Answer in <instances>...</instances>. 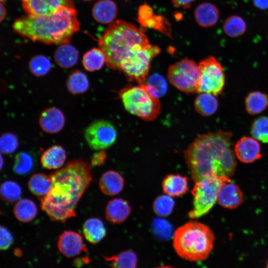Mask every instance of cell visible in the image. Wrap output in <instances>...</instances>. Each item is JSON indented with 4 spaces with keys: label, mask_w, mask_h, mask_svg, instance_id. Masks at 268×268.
<instances>
[{
    "label": "cell",
    "mask_w": 268,
    "mask_h": 268,
    "mask_svg": "<svg viewBox=\"0 0 268 268\" xmlns=\"http://www.w3.org/2000/svg\"><path fill=\"white\" fill-rule=\"evenodd\" d=\"M50 60L43 55L33 57L29 63V68L31 73L36 76L46 75L51 69Z\"/></svg>",
    "instance_id": "d590c367"
},
{
    "label": "cell",
    "mask_w": 268,
    "mask_h": 268,
    "mask_svg": "<svg viewBox=\"0 0 268 268\" xmlns=\"http://www.w3.org/2000/svg\"><path fill=\"white\" fill-rule=\"evenodd\" d=\"M18 146V141L16 136L10 133L3 134L0 139V149L3 154L14 152Z\"/></svg>",
    "instance_id": "ab89813d"
},
{
    "label": "cell",
    "mask_w": 268,
    "mask_h": 268,
    "mask_svg": "<svg viewBox=\"0 0 268 268\" xmlns=\"http://www.w3.org/2000/svg\"><path fill=\"white\" fill-rule=\"evenodd\" d=\"M250 133L257 140L268 143V116H260L254 120L251 126Z\"/></svg>",
    "instance_id": "836d02e7"
},
{
    "label": "cell",
    "mask_w": 268,
    "mask_h": 268,
    "mask_svg": "<svg viewBox=\"0 0 268 268\" xmlns=\"http://www.w3.org/2000/svg\"><path fill=\"white\" fill-rule=\"evenodd\" d=\"M156 268H173L170 266H163L157 267Z\"/></svg>",
    "instance_id": "681fc988"
},
{
    "label": "cell",
    "mask_w": 268,
    "mask_h": 268,
    "mask_svg": "<svg viewBox=\"0 0 268 268\" xmlns=\"http://www.w3.org/2000/svg\"><path fill=\"white\" fill-rule=\"evenodd\" d=\"M5 0H0L1 1H4Z\"/></svg>",
    "instance_id": "f5cc1de1"
},
{
    "label": "cell",
    "mask_w": 268,
    "mask_h": 268,
    "mask_svg": "<svg viewBox=\"0 0 268 268\" xmlns=\"http://www.w3.org/2000/svg\"><path fill=\"white\" fill-rule=\"evenodd\" d=\"M131 212V207L127 201L116 198L108 202L105 209V216L112 223H120L129 217Z\"/></svg>",
    "instance_id": "ac0fdd59"
},
{
    "label": "cell",
    "mask_w": 268,
    "mask_h": 268,
    "mask_svg": "<svg viewBox=\"0 0 268 268\" xmlns=\"http://www.w3.org/2000/svg\"><path fill=\"white\" fill-rule=\"evenodd\" d=\"M33 165V159L31 155L27 153L20 152L15 156L13 169L18 175H26L31 171Z\"/></svg>",
    "instance_id": "8d00e7d4"
},
{
    "label": "cell",
    "mask_w": 268,
    "mask_h": 268,
    "mask_svg": "<svg viewBox=\"0 0 268 268\" xmlns=\"http://www.w3.org/2000/svg\"><path fill=\"white\" fill-rule=\"evenodd\" d=\"M0 160H1L0 168L1 169V168L2 167V165H3V158H2L1 155Z\"/></svg>",
    "instance_id": "f907efd6"
},
{
    "label": "cell",
    "mask_w": 268,
    "mask_h": 268,
    "mask_svg": "<svg viewBox=\"0 0 268 268\" xmlns=\"http://www.w3.org/2000/svg\"><path fill=\"white\" fill-rule=\"evenodd\" d=\"M253 2L259 9L265 10L268 9V0H253Z\"/></svg>",
    "instance_id": "bcb514c9"
},
{
    "label": "cell",
    "mask_w": 268,
    "mask_h": 268,
    "mask_svg": "<svg viewBox=\"0 0 268 268\" xmlns=\"http://www.w3.org/2000/svg\"><path fill=\"white\" fill-rule=\"evenodd\" d=\"M52 187L53 183L50 175L42 173L33 174L28 182L29 190L40 200L49 194Z\"/></svg>",
    "instance_id": "603a6c76"
},
{
    "label": "cell",
    "mask_w": 268,
    "mask_h": 268,
    "mask_svg": "<svg viewBox=\"0 0 268 268\" xmlns=\"http://www.w3.org/2000/svg\"><path fill=\"white\" fill-rule=\"evenodd\" d=\"M27 15H49L67 8H74L73 0H22Z\"/></svg>",
    "instance_id": "7c38bea8"
},
{
    "label": "cell",
    "mask_w": 268,
    "mask_h": 268,
    "mask_svg": "<svg viewBox=\"0 0 268 268\" xmlns=\"http://www.w3.org/2000/svg\"><path fill=\"white\" fill-rule=\"evenodd\" d=\"M266 268H268V261H267L266 264Z\"/></svg>",
    "instance_id": "816d5d0a"
},
{
    "label": "cell",
    "mask_w": 268,
    "mask_h": 268,
    "mask_svg": "<svg viewBox=\"0 0 268 268\" xmlns=\"http://www.w3.org/2000/svg\"><path fill=\"white\" fill-rule=\"evenodd\" d=\"M104 258L111 262L112 268H136L137 257L132 251H124Z\"/></svg>",
    "instance_id": "1f68e13d"
},
{
    "label": "cell",
    "mask_w": 268,
    "mask_h": 268,
    "mask_svg": "<svg viewBox=\"0 0 268 268\" xmlns=\"http://www.w3.org/2000/svg\"><path fill=\"white\" fill-rule=\"evenodd\" d=\"M78 54L76 49L68 43L60 45L54 53L56 64L61 67L70 68L77 62Z\"/></svg>",
    "instance_id": "cb8c5ba5"
},
{
    "label": "cell",
    "mask_w": 268,
    "mask_h": 268,
    "mask_svg": "<svg viewBox=\"0 0 268 268\" xmlns=\"http://www.w3.org/2000/svg\"><path fill=\"white\" fill-rule=\"evenodd\" d=\"M215 236L206 225L190 221L178 228L173 237V246L176 254L190 262L206 259L213 249Z\"/></svg>",
    "instance_id": "5b68a950"
},
{
    "label": "cell",
    "mask_w": 268,
    "mask_h": 268,
    "mask_svg": "<svg viewBox=\"0 0 268 268\" xmlns=\"http://www.w3.org/2000/svg\"><path fill=\"white\" fill-rule=\"evenodd\" d=\"M230 181L226 177L214 176L195 182L192 190L193 207L188 213L189 217L197 218L207 214L217 201L222 185Z\"/></svg>",
    "instance_id": "ba28073f"
},
{
    "label": "cell",
    "mask_w": 268,
    "mask_h": 268,
    "mask_svg": "<svg viewBox=\"0 0 268 268\" xmlns=\"http://www.w3.org/2000/svg\"><path fill=\"white\" fill-rule=\"evenodd\" d=\"M0 247L1 250L8 249L13 242V238L11 233L3 226H0Z\"/></svg>",
    "instance_id": "b9f144b4"
},
{
    "label": "cell",
    "mask_w": 268,
    "mask_h": 268,
    "mask_svg": "<svg viewBox=\"0 0 268 268\" xmlns=\"http://www.w3.org/2000/svg\"><path fill=\"white\" fill-rule=\"evenodd\" d=\"M247 29L245 20L241 16L233 14L227 17L222 24L224 33L232 38L239 37L244 35Z\"/></svg>",
    "instance_id": "83f0119b"
},
{
    "label": "cell",
    "mask_w": 268,
    "mask_h": 268,
    "mask_svg": "<svg viewBox=\"0 0 268 268\" xmlns=\"http://www.w3.org/2000/svg\"><path fill=\"white\" fill-rule=\"evenodd\" d=\"M12 27L17 33L30 40L47 44L68 43L79 28L74 8H67L42 16H23L16 19Z\"/></svg>",
    "instance_id": "3957f363"
},
{
    "label": "cell",
    "mask_w": 268,
    "mask_h": 268,
    "mask_svg": "<svg viewBox=\"0 0 268 268\" xmlns=\"http://www.w3.org/2000/svg\"></svg>",
    "instance_id": "db71d44e"
},
{
    "label": "cell",
    "mask_w": 268,
    "mask_h": 268,
    "mask_svg": "<svg viewBox=\"0 0 268 268\" xmlns=\"http://www.w3.org/2000/svg\"><path fill=\"white\" fill-rule=\"evenodd\" d=\"M231 132L219 130L199 134L184 150L194 182L209 176L231 177L236 168Z\"/></svg>",
    "instance_id": "6da1fadb"
},
{
    "label": "cell",
    "mask_w": 268,
    "mask_h": 268,
    "mask_svg": "<svg viewBox=\"0 0 268 268\" xmlns=\"http://www.w3.org/2000/svg\"><path fill=\"white\" fill-rule=\"evenodd\" d=\"M162 186L165 194L173 197H179L188 191V179L179 174H169L163 179Z\"/></svg>",
    "instance_id": "44dd1931"
},
{
    "label": "cell",
    "mask_w": 268,
    "mask_h": 268,
    "mask_svg": "<svg viewBox=\"0 0 268 268\" xmlns=\"http://www.w3.org/2000/svg\"><path fill=\"white\" fill-rule=\"evenodd\" d=\"M106 158V152L103 150H100L94 153L92 155L91 163L93 166H101L104 164Z\"/></svg>",
    "instance_id": "ee69618b"
},
{
    "label": "cell",
    "mask_w": 268,
    "mask_h": 268,
    "mask_svg": "<svg viewBox=\"0 0 268 268\" xmlns=\"http://www.w3.org/2000/svg\"><path fill=\"white\" fill-rule=\"evenodd\" d=\"M89 81L86 75L79 70H73L68 76L67 88L73 94H79L86 91L89 88Z\"/></svg>",
    "instance_id": "4dcf8cb0"
},
{
    "label": "cell",
    "mask_w": 268,
    "mask_h": 268,
    "mask_svg": "<svg viewBox=\"0 0 268 268\" xmlns=\"http://www.w3.org/2000/svg\"><path fill=\"white\" fill-rule=\"evenodd\" d=\"M199 77L198 64L187 57L170 65L168 68L169 81L178 90L187 94L197 92Z\"/></svg>",
    "instance_id": "9c48e42d"
},
{
    "label": "cell",
    "mask_w": 268,
    "mask_h": 268,
    "mask_svg": "<svg viewBox=\"0 0 268 268\" xmlns=\"http://www.w3.org/2000/svg\"><path fill=\"white\" fill-rule=\"evenodd\" d=\"M234 150L236 157L244 163L254 162L262 156L260 144L253 137L240 138L235 143Z\"/></svg>",
    "instance_id": "4fadbf2b"
},
{
    "label": "cell",
    "mask_w": 268,
    "mask_h": 268,
    "mask_svg": "<svg viewBox=\"0 0 268 268\" xmlns=\"http://www.w3.org/2000/svg\"><path fill=\"white\" fill-rule=\"evenodd\" d=\"M82 231L86 240L94 244L100 242L106 234L103 222L97 218L87 219L83 225Z\"/></svg>",
    "instance_id": "d4e9b609"
},
{
    "label": "cell",
    "mask_w": 268,
    "mask_h": 268,
    "mask_svg": "<svg viewBox=\"0 0 268 268\" xmlns=\"http://www.w3.org/2000/svg\"><path fill=\"white\" fill-rule=\"evenodd\" d=\"M200 77L197 92H206L215 96L222 93L225 83L223 67L214 56H209L198 64Z\"/></svg>",
    "instance_id": "30bf717a"
},
{
    "label": "cell",
    "mask_w": 268,
    "mask_h": 268,
    "mask_svg": "<svg viewBox=\"0 0 268 268\" xmlns=\"http://www.w3.org/2000/svg\"><path fill=\"white\" fill-rule=\"evenodd\" d=\"M0 197L7 203L19 201L22 195L21 187L13 181H5L0 186Z\"/></svg>",
    "instance_id": "d6a6232c"
},
{
    "label": "cell",
    "mask_w": 268,
    "mask_h": 268,
    "mask_svg": "<svg viewBox=\"0 0 268 268\" xmlns=\"http://www.w3.org/2000/svg\"><path fill=\"white\" fill-rule=\"evenodd\" d=\"M175 202L171 196L163 195L158 196L154 201L153 208L154 212L161 216H166L172 212Z\"/></svg>",
    "instance_id": "74e56055"
},
{
    "label": "cell",
    "mask_w": 268,
    "mask_h": 268,
    "mask_svg": "<svg viewBox=\"0 0 268 268\" xmlns=\"http://www.w3.org/2000/svg\"><path fill=\"white\" fill-rule=\"evenodd\" d=\"M50 176L53 187L40 200L41 207L51 219L64 223L76 216L77 204L92 180L91 169L85 161L73 160Z\"/></svg>",
    "instance_id": "7a4b0ae2"
},
{
    "label": "cell",
    "mask_w": 268,
    "mask_h": 268,
    "mask_svg": "<svg viewBox=\"0 0 268 268\" xmlns=\"http://www.w3.org/2000/svg\"><path fill=\"white\" fill-rule=\"evenodd\" d=\"M124 179L118 172L109 170L104 172L99 181L100 190L108 196H114L120 193L124 187Z\"/></svg>",
    "instance_id": "d6986e66"
},
{
    "label": "cell",
    "mask_w": 268,
    "mask_h": 268,
    "mask_svg": "<svg viewBox=\"0 0 268 268\" xmlns=\"http://www.w3.org/2000/svg\"><path fill=\"white\" fill-rule=\"evenodd\" d=\"M154 15L153 9L147 4L139 6L137 12V21L141 25Z\"/></svg>",
    "instance_id": "7bdbcfd3"
},
{
    "label": "cell",
    "mask_w": 268,
    "mask_h": 268,
    "mask_svg": "<svg viewBox=\"0 0 268 268\" xmlns=\"http://www.w3.org/2000/svg\"><path fill=\"white\" fill-rule=\"evenodd\" d=\"M173 5L176 8L184 9L190 8L196 0H171Z\"/></svg>",
    "instance_id": "f6af8a7d"
},
{
    "label": "cell",
    "mask_w": 268,
    "mask_h": 268,
    "mask_svg": "<svg viewBox=\"0 0 268 268\" xmlns=\"http://www.w3.org/2000/svg\"><path fill=\"white\" fill-rule=\"evenodd\" d=\"M245 106L249 115L259 114L268 107V96L260 91L250 92L245 97Z\"/></svg>",
    "instance_id": "4316f807"
},
{
    "label": "cell",
    "mask_w": 268,
    "mask_h": 268,
    "mask_svg": "<svg viewBox=\"0 0 268 268\" xmlns=\"http://www.w3.org/2000/svg\"><path fill=\"white\" fill-rule=\"evenodd\" d=\"M143 28H149L157 30L163 34L172 37L170 23L162 15H154L140 25Z\"/></svg>",
    "instance_id": "e575fe53"
},
{
    "label": "cell",
    "mask_w": 268,
    "mask_h": 268,
    "mask_svg": "<svg viewBox=\"0 0 268 268\" xmlns=\"http://www.w3.org/2000/svg\"><path fill=\"white\" fill-rule=\"evenodd\" d=\"M58 248L63 255L68 258L87 251L80 234L73 231H66L60 235Z\"/></svg>",
    "instance_id": "5bb4252c"
},
{
    "label": "cell",
    "mask_w": 268,
    "mask_h": 268,
    "mask_svg": "<svg viewBox=\"0 0 268 268\" xmlns=\"http://www.w3.org/2000/svg\"><path fill=\"white\" fill-rule=\"evenodd\" d=\"M149 91L154 97L159 98L164 95L167 90V83L164 78L160 75H152L144 83Z\"/></svg>",
    "instance_id": "f35d334b"
},
{
    "label": "cell",
    "mask_w": 268,
    "mask_h": 268,
    "mask_svg": "<svg viewBox=\"0 0 268 268\" xmlns=\"http://www.w3.org/2000/svg\"><path fill=\"white\" fill-rule=\"evenodd\" d=\"M114 125L104 120H98L90 124L84 131V137L88 146L96 150H103L112 146L117 138Z\"/></svg>",
    "instance_id": "8fae6325"
},
{
    "label": "cell",
    "mask_w": 268,
    "mask_h": 268,
    "mask_svg": "<svg viewBox=\"0 0 268 268\" xmlns=\"http://www.w3.org/2000/svg\"><path fill=\"white\" fill-rule=\"evenodd\" d=\"M217 201L223 207L234 209L242 203L243 193L237 185L228 181L221 187Z\"/></svg>",
    "instance_id": "e0dca14e"
},
{
    "label": "cell",
    "mask_w": 268,
    "mask_h": 268,
    "mask_svg": "<svg viewBox=\"0 0 268 268\" xmlns=\"http://www.w3.org/2000/svg\"><path fill=\"white\" fill-rule=\"evenodd\" d=\"M175 17L177 20H180L182 18V15L181 14L180 15V13H177L175 14Z\"/></svg>",
    "instance_id": "c3c4849f"
},
{
    "label": "cell",
    "mask_w": 268,
    "mask_h": 268,
    "mask_svg": "<svg viewBox=\"0 0 268 268\" xmlns=\"http://www.w3.org/2000/svg\"><path fill=\"white\" fill-rule=\"evenodd\" d=\"M194 18L201 27L209 28L215 26L220 18L217 6L210 2H203L197 6L194 10Z\"/></svg>",
    "instance_id": "2e32d148"
},
{
    "label": "cell",
    "mask_w": 268,
    "mask_h": 268,
    "mask_svg": "<svg viewBox=\"0 0 268 268\" xmlns=\"http://www.w3.org/2000/svg\"><path fill=\"white\" fill-rule=\"evenodd\" d=\"M154 232L158 236L166 238L170 236L172 228L170 224L162 219H157L153 223Z\"/></svg>",
    "instance_id": "60d3db41"
},
{
    "label": "cell",
    "mask_w": 268,
    "mask_h": 268,
    "mask_svg": "<svg viewBox=\"0 0 268 268\" xmlns=\"http://www.w3.org/2000/svg\"><path fill=\"white\" fill-rule=\"evenodd\" d=\"M66 159V152L65 149L60 145H54L42 154L41 163L44 168L57 169L61 168Z\"/></svg>",
    "instance_id": "7402d4cb"
},
{
    "label": "cell",
    "mask_w": 268,
    "mask_h": 268,
    "mask_svg": "<svg viewBox=\"0 0 268 268\" xmlns=\"http://www.w3.org/2000/svg\"><path fill=\"white\" fill-rule=\"evenodd\" d=\"M13 213L19 221L29 222L36 217L37 207L31 200L23 199L18 201L15 203L13 208Z\"/></svg>",
    "instance_id": "f1b7e54d"
},
{
    "label": "cell",
    "mask_w": 268,
    "mask_h": 268,
    "mask_svg": "<svg viewBox=\"0 0 268 268\" xmlns=\"http://www.w3.org/2000/svg\"><path fill=\"white\" fill-rule=\"evenodd\" d=\"M39 121L40 126L43 131L49 134H55L61 131L64 128L65 117L59 109L50 107L41 113Z\"/></svg>",
    "instance_id": "9a60e30c"
},
{
    "label": "cell",
    "mask_w": 268,
    "mask_h": 268,
    "mask_svg": "<svg viewBox=\"0 0 268 268\" xmlns=\"http://www.w3.org/2000/svg\"><path fill=\"white\" fill-rule=\"evenodd\" d=\"M6 8L4 7V6L2 4V3H0V18L1 21H2L4 19L6 15Z\"/></svg>",
    "instance_id": "7dc6e473"
},
{
    "label": "cell",
    "mask_w": 268,
    "mask_h": 268,
    "mask_svg": "<svg viewBox=\"0 0 268 268\" xmlns=\"http://www.w3.org/2000/svg\"><path fill=\"white\" fill-rule=\"evenodd\" d=\"M161 52L160 48L149 44L139 46L129 53L121 62L120 70L127 80L144 84L150 68L152 60Z\"/></svg>",
    "instance_id": "52a82bcc"
},
{
    "label": "cell",
    "mask_w": 268,
    "mask_h": 268,
    "mask_svg": "<svg viewBox=\"0 0 268 268\" xmlns=\"http://www.w3.org/2000/svg\"><path fill=\"white\" fill-rule=\"evenodd\" d=\"M150 44L144 32L123 20L111 23L98 39L99 48L106 58V64L112 69H119L121 62L135 48Z\"/></svg>",
    "instance_id": "277c9868"
},
{
    "label": "cell",
    "mask_w": 268,
    "mask_h": 268,
    "mask_svg": "<svg viewBox=\"0 0 268 268\" xmlns=\"http://www.w3.org/2000/svg\"><path fill=\"white\" fill-rule=\"evenodd\" d=\"M82 63L84 68L88 71L98 70L106 63L105 54L99 48H93L83 55Z\"/></svg>",
    "instance_id": "f546056e"
},
{
    "label": "cell",
    "mask_w": 268,
    "mask_h": 268,
    "mask_svg": "<svg viewBox=\"0 0 268 268\" xmlns=\"http://www.w3.org/2000/svg\"><path fill=\"white\" fill-rule=\"evenodd\" d=\"M119 96L128 112L143 120L151 121L161 112L159 98L150 93L144 83L123 88L119 92Z\"/></svg>",
    "instance_id": "8992f818"
},
{
    "label": "cell",
    "mask_w": 268,
    "mask_h": 268,
    "mask_svg": "<svg viewBox=\"0 0 268 268\" xmlns=\"http://www.w3.org/2000/svg\"><path fill=\"white\" fill-rule=\"evenodd\" d=\"M219 103L215 95L209 93H200L194 102L195 109L200 115L208 117L217 110Z\"/></svg>",
    "instance_id": "484cf974"
},
{
    "label": "cell",
    "mask_w": 268,
    "mask_h": 268,
    "mask_svg": "<svg viewBox=\"0 0 268 268\" xmlns=\"http://www.w3.org/2000/svg\"><path fill=\"white\" fill-rule=\"evenodd\" d=\"M117 6L112 0H100L92 8V13L94 19L101 24L114 22L117 14Z\"/></svg>",
    "instance_id": "ffe728a7"
}]
</instances>
